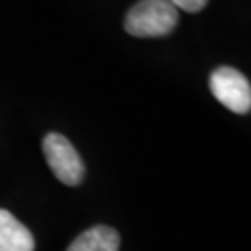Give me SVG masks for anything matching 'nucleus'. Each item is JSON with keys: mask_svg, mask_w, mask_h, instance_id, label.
I'll list each match as a JSON object with an SVG mask.
<instances>
[{"mask_svg": "<svg viewBox=\"0 0 251 251\" xmlns=\"http://www.w3.org/2000/svg\"><path fill=\"white\" fill-rule=\"evenodd\" d=\"M179 11L170 0H140L125 17V30L136 37H158L177 26Z\"/></svg>", "mask_w": 251, "mask_h": 251, "instance_id": "nucleus-1", "label": "nucleus"}, {"mask_svg": "<svg viewBox=\"0 0 251 251\" xmlns=\"http://www.w3.org/2000/svg\"><path fill=\"white\" fill-rule=\"evenodd\" d=\"M43 152L56 179L62 180L67 186L80 184L84 179V164H82L80 154L65 136L58 132L47 134L43 140Z\"/></svg>", "mask_w": 251, "mask_h": 251, "instance_id": "nucleus-2", "label": "nucleus"}, {"mask_svg": "<svg viewBox=\"0 0 251 251\" xmlns=\"http://www.w3.org/2000/svg\"><path fill=\"white\" fill-rule=\"evenodd\" d=\"M210 91L225 108L234 114H248L251 110L250 80L234 67H218L210 75Z\"/></svg>", "mask_w": 251, "mask_h": 251, "instance_id": "nucleus-3", "label": "nucleus"}, {"mask_svg": "<svg viewBox=\"0 0 251 251\" xmlns=\"http://www.w3.org/2000/svg\"><path fill=\"white\" fill-rule=\"evenodd\" d=\"M0 251H34V236L9 210L0 208Z\"/></svg>", "mask_w": 251, "mask_h": 251, "instance_id": "nucleus-4", "label": "nucleus"}, {"mask_svg": "<svg viewBox=\"0 0 251 251\" xmlns=\"http://www.w3.org/2000/svg\"><path fill=\"white\" fill-rule=\"evenodd\" d=\"M119 250V234L116 229L106 225H97L78 234L67 251H117Z\"/></svg>", "mask_w": 251, "mask_h": 251, "instance_id": "nucleus-5", "label": "nucleus"}, {"mask_svg": "<svg viewBox=\"0 0 251 251\" xmlns=\"http://www.w3.org/2000/svg\"><path fill=\"white\" fill-rule=\"evenodd\" d=\"M170 2L173 4V8L177 9V11L184 9L188 13H198V11L205 8L208 0H170Z\"/></svg>", "mask_w": 251, "mask_h": 251, "instance_id": "nucleus-6", "label": "nucleus"}]
</instances>
